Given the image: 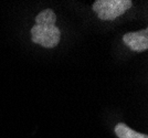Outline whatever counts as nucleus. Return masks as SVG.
<instances>
[{
    "label": "nucleus",
    "mask_w": 148,
    "mask_h": 138,
    "mask_svg": "<svg viewBox=\"0 0 148 138\" xmlns=\"http://www.w3.org/2000/svg\"><path fill=\"white\" fill-rule=\"evenodd\" d=\"M56 16L52 9H45L36 17V25H56Z\"/></svg>",
    "instance_id": "5"
},
{
    "label": "nucleus",
    "mask_w": 148,
    "mask_h": 138,
    "mask_svg": "<svg viewBox=\"0 0 148 138\" xmlns=\"http://www.w3.org/2000/svg\"><path fill=\"white\" fill-rule=\"evenodd\" d=\"M132 6L130 0H97L93 3V11L101 20H115Z\"/></svg>",
    "instance_id": "1"
},
{
    "label": "nucleus",
    "mask_w": 148,
    "mask_h": 138,
    "mask_svg": "<svg viewBox=\"0 0 148 138\" xmlns=\"http://www.w3.org/2000/svg\"><path fill=\"white\" fill-rule=\"evenodd\" d=\"M123 41L128 45L130 50L135 52H143L148 49V29L136 32H128L124 34Z\"/></svg>",
    "instance_id": "3"
},
{
    "label": "nucleus",
    "mask_w": 148,
    "mask_h": 138,
    "mask_svg": "<svg viewBox=\"0 0 148 138\" xmlns=\"http://www.w3.org/2000/svg\"><path fill=\"white\" fill-rule=\"evenodd\" d=\"M31 37L34 43L50 49L59 44L61 31L56 25H34L31 29Z\"/></svg>",
    "instance_id": "2"
},
{
    "label": "nucleus",
    "mask_w": 148,
    "mask_h": 138,
    "mask_svg": "<svg viewBox=\"0 0 148 138\" xmlns=\"http://www.w3.org/2000/svg\"><path fill=\"white\" fill-rule=\"evenodd\" d=\"M115 134L118 138H148L146 134L137 133L124 123H118L115 126Z\"/></svg>",
    "instance_id": "4"
}]
</instances>
